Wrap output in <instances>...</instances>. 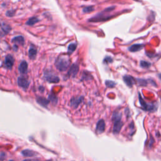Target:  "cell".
Here are the masks:
<instances>
[{
    "instance_id": "6da1fadb",
    "label": "cell",
    "mask_w": 161,
    "mask_h": 161,
    "mask_svg": "<svg viewBox=\"0 0 161 161\" xmlns=\"http://www.w3.org/2000/svg\"><path fill=\"white\" fill-rule=\"evenodd\" d=\"M71 63L68 56H61L56 61V67L60 71H65L69 66Z\"/></svg>"
},
{
    "instance_id": "7a4b0ae2",
    "label": "cell",
    "mask_w": 161,
    "mask_h": 161,
    "mask_svg": "<svg viewBox=\"0 0 161 161\" xmlns=\"http://www.w3.org/2000/svg\"><path fill=\"white\" fill-rule=\"evenodd\" d=\"M115 8V7H110L108 8L105 9L103 12L98 13V15H96V16L89 19V22H101V21H105L106 20L110 18L111 17L110 15H108V13L109 12L113 11Z\"/></svg>"
},
{
    "instance_id": "3957f363",
    "label": "cell",
    "mask_w": 161,
    "mask_h": 161,
    "mask_svg": "<svg viewBox=\"0 0 161 161\" xmlns=\"http://www.w3.org/2000/svg\"><path fill=\"white\" fill-rule=\"evenodd\" d=\"M113 132L115 134H118L122 127H123V122L122 121V115L119 114V113H114L113 116Z\"/></svg>"
},
{
    "instance_id": "277c9868",
    "label": "cell",
    "mask_w": 161,
    "mask_h": 161,
    "mask_svg": "<svg viewBox=\"0 0 161 161\" xmlns=\"http://www.w3.org/2000/svg\"><path fill=\"white\" fill-rule=\"evenodd\" d=\"M139 101H140V105L142 106V107L143 110H147V111H153L154 110V108H155L154 106L147 104L145 103V101L142 99V98L141 97L140 94H139Z\"/></svg>"
},
{
    "instance_id": "5b68a950",
    "label": "cell",
    "mask_w": 161,
    "mask_h": 161,
    "mask_svg": "<svg viewBox=\"0 0 161 161\" xmlns=\"http://www.w3.org/2000/svg\"><path fill=\"white\" fill-rule=\"evenodd\" d=\"M14 62H15V60L13 56L11 55H8L5 59V66L7 69H11L14 64Z\"/></svg>"
},
{
    "instance_id": "8992f818",
    "label": "cell",
    "mask_w": 161,
    "mask_h": 161,
    "mask_svg": "<svg viewBox=\"0 0 161 161\" xmlns=\"http://www.w3.org/2000/svg\"><path fill=\"white\" fill-rule=\"evenodd\" d=\"M18 84L20 87L23 88V89H27L29 86L30 82L25 78L22 77H19L18 78Z\"/></svg>"
},
{
    "instance_id": "52a82bcc",
    "label": "cell",
    "mask_w": 161,
    "mask_h": 161,
    "mask_svg": "<svg viewBox=\"0 0 161 161\" xmlns=\"http://www.w3.org/2000/svg\"><path fill=\"white\" fill-rule=\"evenodd\" d=\"M45 77L46 81H47L49 83H57L59 81V78L58 76H56L50 73H46L45 74Z\"/></svg>"
},
{
    "instance_id": "ba28073f",
    "label": "cell",
    "mask_w": 161,
    "mask_h": 161,
    "mask_svg": "<svg viewBox=\"0 0 161 161\" xmlns=\"http://www.w3.org/2000/svg\"><path fill=\"white\" fill-rule=\"evenodd\" d=\"M78 71H79V66L77 64H74L71 66L68 72V75L71 77L74 78L77 75Z\"/></svg>"
},
{
    "instance_id": "9c48e42d",
    "label": "cell",
    "mask_w": 161,
    "mask_h": 161,
    "mask_svg": "<svg viewBox=\"0 0 161 161\" xmlns=\"http://www.w3.org/2000/svg\"><path fill=\"white\" fill-rule=\"evenodd\" d=\"M83 97H79V98H73L71 100V106L74 108H77L78 106L80 104V103L83 101Z\"/></svg>"
},
{
    "instance_id": "30bf717a",
    "label": "cell",
    "mask_w": 161,
    "mask_h": 161,
    "mask_svg": "<svg viewBox=\"0 0 161 161\" xmlns=\"http://www.w3.org/2000/svg\"><path fill=\"white\" fill-rule=\"evenodd\" d=\"M105 130V123L103 120H100L96 125V132L98 133H103Z\"/></svg>"
},
{
    "instance_id": "8fae6325",
    "label": "cell",
    "mask_w": 161,
    "mask_h": 161,
    "mask_svg": "<svg viewBox=\"0 0 161 161\" xmlns=\"http://www.w3.org/2000/svg\"><path fill=\"white\" fill-rule=\"evenodd\" d=\"M123 81L125 83V84L128 86L132 88L133 85L135 84V80L134 79L130 76H125L123 77Z\"/></svg>"
},
{
    "instance_id": "7c38bea8",
    "label": "cell",
    "mask_w": 161,
    "mask_h": 161,
    "mask_svg": "<svg viewBox=\"0 0 161 161\" xmlns=\"http://www.w3.org/2000/svg\"><path fill=\"white\" fill-rule=\"evenodd\" d=\"M28 70V64L26 61H22L18 66V71L22 74H26Z\"/></svg>"
},
{
    "instance_id": "4fadbf2b",
    "label": "cell",
    "mask_w": 161,
    "mask_h": 161,
    "mask_svg": "<svg viewBox=\"0 0 161 161\" xmlns=\"http://www.w3.org/2000/svg\"><path fill=\"white\" fill-rule=\"evenodd\" d=\"M22 153L24 157H32L37 155V152L29 149H26L23 150L22 152Z\"/></svg>"
},
{
    "instance_id": "5bb4252c",
    "label": "cell",
    "mask_w": 161,
    "mask_h": 161,
    "mask_svg": "<svg viewBox=\"0 0 161 161\" xmlns=\"http://www.w3.org/2000/svg\"><path fill=\"white\" fill-rule=\"evenodd\" d=\"M143 47V44H134L132 45V46H130L128 48L129 51L132 52H138L139 50H140L141 49H142Z\"/></svg>"
},
{
    "instance_id": "9a60e30c",
    "label": "cell",
    "mask_w": 161,
    "mask_h": 161,
    "mask_svg": "<svg viewBox=\"0 0 161 161\" xmlns=\"http://www.w3.org/2000/svg\"><path fill=\"white\" fill-rule=\"evenodd\" d=\"M37 49L34 47H31L28 50V57L30 59L33 60L37 56Z\"/></svg>"
},
{
    "instance_id": "2e32d148",
    "label": "cell",
    "mask_w": 161,
    "mask_h": 161,
    "mask_svg": "<svg viewBox=\"0 0 161 161\" xmlns=\"http://www.w3.org/2000/svg\"><path fill=\"white\" fill-rule=\"evenodd\" d=\"M12 30V27H10V25L5 23H2V33H4L5 35L8 33Z\"/></svg>"
},
{
    "instance_id": "e0dca14e",
    "label": "cell",
    "mask_w": 161,
    "mask_h": 161,
    "mask_svg": "<svg viewBox=\"0 0 161 161\" xmlns=\"http://www.w3.org/2000/svg\"><path fill=\"white\" fill-rule=\"evenodd\" d=\"M12 42L15 43H18L22 45H23L25 43V40L24 38L22 36H18L15 37L12 39Z\"/></svg>"
},
{
    "instance_id": "ac0fdd59",
    "label": "cell",
    "mask_w": 161,
    "mask_h": 161,
    "mask_svg": "<svg viewBox=\"0 0 161 161\" xmlns=\"http://www.w3.org/2000/svg\"><path fill=\"white\" fill-rule=\"evenodd\" d=\"M39 19L37 17H32L28 19V20L26 22V25H28V26H33L35 24H36L37 23H38L39 22Z\"/></svg>"
},
{
    "instance_id": "d6986e66",
    "label": "cell",
    "mask_w": 161,
    "mask_h": 161,
    "mask_svg": "<svg viewBox=\"0 0 161 161\" xmlns=\"http://www.w3.org/2000/svg\"><path fill=\"white\" fill-rule=\"evenodd\" d=\"M37 101L40 104H41L43 106H47L49 103V100L42 97H38Z\"/></svg>"
},
{
    "instance_id": "ffe728a7",
    "label": "cell",
    "mask_w": 161,
    "mask_h": 161,
    "mask_svg": "<svg viewBox=\"0 0 161 161\" xmlns=\"http://www.w3.org/2000/svg\"><path fill=\"white\" fill-rule=\"evenodd\" d=\"M77 48V44L75 43H72L71 44H69V47H68V53H69V54H71V53H73L75 50Z\"/></svg>"
},
{
    "instance_id": "44dd1931",
    "label": "cell",
    "mask_w": 161,
    "mask_h": 161,
    "mask_svg": "<svg viewBox=\"0 0 161 161\" xmlns=\"http://www.w3.org/2000/svg\"><path fill=\"white\" fill-rule=\"evenodd\" d=\"M140 65L142 68L147 69V68H149L150 67L151 64L148 62H147V61H140Z\"/></svg>"
},
{
    "instance_id": "7402d4cb",
    "label": "cell",
    "mask_w": 161,
    "mask_h": 161,
    "mask_svg": "<svg viewBox=\"0 0 161 161\" xmlns=\"http://www.w3.org/2000/svg\"><path fill=\"white\" fill-rule=\"evenodd\" d=\"M94 10V8L93 6H89V7H86L85 8H83V12L86 13H88L90 12H92Z\"/></svg>"
},
{
    "instance_id": "603a6c76",
    "label": "cell",
    "mask_w": 161,
    "mask_h": 161,
    "mask_svg": "<svg viewBox=\"0 0 161 161\" xmlns=\"http://www.w3.org/2000/svg\"><path fill=\"white\" fill-rule=\"evenodd\" d=\"M105 84L108 88H114L116 85V83L112 81L108 80V81H106Z\"/></svg>"
},
{
    "instance_id": "cb8c5ba5",
    "label": "cell",
    "mask_w": 161,
    "mask_h": 161,
    "mask_svg": "<svg viewBox=\"0 0 161 161\" xmlns=\"http://www.w3.org/2000/svg\"><path fill=\"white\" fill-rule=\"evenodd\" d=\"M49 99L53 103H56L58 101V98L53 94H51L49 95Z\"/></svg>"
},
{
    "instance_id": "d4e9b609",
    "label": "cell",
    "mask_w": 161,
    "mask_h": 161,
    "mask_svg": "<svg viewBox=\"0 0 161 161\" xmlns=\"http://www.w3.org/2000/svg\"><path fill=\"white\" fill-rule=\"evenodd\" d=\"M138 83L141 85V86H146L147 84V82L146 80L143 79H137Z\"/></svg>"
},
{
    "instance_id": "484cf974",
    "label": "cell",
    "mask_w": 161,
    "mask_h": 161,
    "mask_svg": "<svg viewBox=\"0 0 161 161\" xmlns=\"http://www.w3.org/2000/svg\"><path fill=\"white\" fill-rule=\"evenodd\" d=\"M15 14V10H9L7 12L6 15L7 17H13Z\"/></svg>"
},
{
    "instance_id": "4316f807",
    "label": "cell",
    "mask_w": 161,
    "mask_h": 161,
    "mask_svg": "<svg viewBox=\"0 0 161 161\" xmlns=\"http://www.w3.org/2000/svg\"><path fill=\"white\" fill-rule=\"evenodd\" d=\"M104 62L106 63H110L112 62V59L110 57H106L105 58Z\"/></svg>"
},
{
    "instance_id": "83f0119b",
    "label": "cell",
    "mask_w": 161,
    "mask_h": 161,
    "mask_svg": "<svg viewBox=\"0 0 161 161\" xmlns=\"http://www.w3.org/2000/svg\"><path fill=\"white\" fill-rule=\"evenodd\" d=\"M23 161H39V160L37 159H26Z\"/></svg>"
},
{
    "instance_id": "f1b7e54d",
    "label": "cell",
    "mask_w": 161,
    "mask_h": 161,
    "mask_svg": "<svg viewBox=\"0 0 161 161\" xmlns=\"http://www.w3.org/2000/svg\"><path fill=\"white\" fill-rule=\"evenodd\" d=\"M158 78H160V79L161 80V73H160V74H159L158 75Z\"/></svg>"
},
{
    "instance_id": "f546056e",
    "label": "cell",
    "mask_w": 161,
    "mask_h": 161,
    "mask_svg": "<svg viewBox=\"0 0 161 161\" xmlns=\"http://www.w3.org/2000/svg\"><path fill=\"white\" fill-rule=\"evenodd\" d=\"M47 161H52V160H47Z\"/></svg>"
},
{
    "instance_id": "4dcf8cb0",
    "label": "cell",
    "mask_w": 161,
    "mask_h": 161,
    "mask_svg": "<svg viewBox=\"0 0 161 161\" xmlns=\"http://www.w3.org/2000/svg\"><path fill=\"white\" fill-rule=\"evenodd\" d=\"M10 161H13V160H10Z\"/></svg>"
}]
</instances>
